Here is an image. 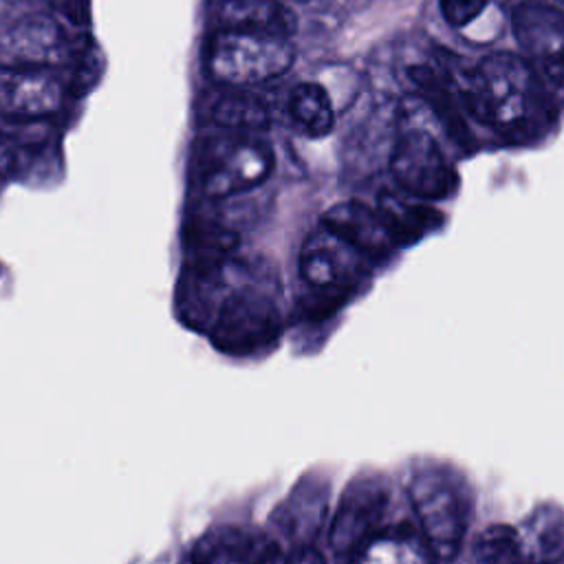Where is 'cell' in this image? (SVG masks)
<instances>
[{
	"label": "cell",
	"instance_id": "obj_1",
	"mask_svg": "<svg viewBox=\"0 0 564 564\" xmlns=\"http://www.w3.org/2000/svg\"><path fill=\"white\" fill-rule=\"evenodd\" d=\"M460 99L476 119L505 137H531L549 121V99L540 75L522 55L482 57L465 75Z\"/></svg>",
	"mask_w": 564,
	"mask_h": 564
},
{
	"label": "cell",
	"instance_id": "obj_2",
	"mask_svg": "<svg viewBox=\"0 0 564 564\" xmlns=\"http://www.w3.org/2000/svg\"><path fill=\"white\" fill-rule=\"evenodd\" d=\"M280 330L282 315L271 291L249 280V275L238 282L229 273L227 291L205 330L214 346L225 352L247 355L275 341Z\"/></svg>",
	"mask_w": 564,
	"mask_h": 564
},
{
	"label": "cell",
	"instance_id": "obj_3",
	"mask_svg": "<svg viewBox=\"0 0 564 564\" xmlns=\"http://www.w3.org/2000/svg\"><path fill=\"white\" fill-rule=\"evenodd\" d=\"M293 64L289 35L258 29H218L207 46L209 73L229 86H253L280 77Z\"/></svg>",
	"mask_w": 564,
	"mask_h": 564
},
{
	"label": "cell",
	"instance_id": "obj_4",
	"mask_svg": "<svg viewBox=\"0 0 564 564\" xmlns=\"http://www.w3.org/2000/svg\"><path fill=\"white\" fill-rule=\"evenodd\" d=\"M408 496L434 557L456 555L467 533V502L458 485L438 469H423L412 478Z\"/></svg>",
	"mask_w": 564,
	"mask_h": 564
},
{
	"label": "cell",
	"instance_id": "obj_5",
	"mask_svg": "<svg viewBox=\"0 0 564 564\" xmlns=\"http://www.w3.org/2000/svg\"><path fill=\"white\" fill-rule=\"evenodd\" d=\"M390 172L401 192L419 200H441L456 189V172L438 141L421 128L401 132L392 148Z\"/></svg>",
	"mask_w": 564,
	"mask_h": 564
},
{
	"label": "cell",
	"instance_id": "obj_6",
	"mask_svg": "<svg viewBox=\"0 0 564 564\" xmlns=\"http://www.w3.org/2000/svg\"><path fill=\"white\" fill-rule=\"evenodd\" d=\"M271 148L249 132L214 145L200 174V189L209 198L242 194L264 183L273 170Z\"/></svg>",
	"mask_w": 564,
	"mask_h": 564
},
{
	"label": "cell",
	"instance_id": "obj_7",
	"mask_svg": "<svg viewBox=\"0 0 564 564\" xmlns=\"http://www.w3.org/2000/svg\"><path fill=\"white\" fill-rule=\"evenodd\" d=\"M516 40L540 77L564 88V11L524 2L513 11Z\"/></svg>",
	"mask_w": 564,
	"mask_h": 564
},
{
	"label": "cell",
	"instance_id": "obj_8",
	"mask_svg": "<svg viewBox=\"0 0 564 564\" xmlns=\"http://www.w3.org/2000/svg\"><path fill=\"white\" fill-rule=\"evenodd\" d=\"M366 258L348 240L319 225L300 249V273L317 291H348L364 273Z\"/></svg>",
	"mask_w": 564,
	"mask_h": 564
},
{
	"label": "cell",
	"instance_id": "obj_9",
	"mask_svg": "<svg viewBox=\"0 0 564 564\" xmlns=\"http://www.w3.org/2000/svg\"><path fill=\"white\" fill-rule=\"evenodd\" d=\"M388 491L379 478L366 476L348 485L330 527V546L339 555H352L381 529Z\"/></svg>",
	"mask_w": 564,
	"mask_h": 564
},
{
	"label": "cell",
	"instance_id": "obj_10",
	"mask_svg": "<svg viewBox=\"0 0 564 564\" xmlns=\"http://www.w3.org/2000/svg\"><path fill=\"white\" fill-rule=\"evenodd\" d=\"M64 84L48 66H0V112L20 119H40L57 112Z\"/></svg>",
	"mask_w": 564,
	"mask_h": 564
},
{
	"label": "cell",
	"instance_id": "obj_11",
	"mask_svg": "<svg viewBox=\"0 0 564 564\" xmlns=\"http://www.w3.org/2000/svg\"><path fill=\"white\" fill-rule=\"evenodd\" d=\"M68 57V37L57 20L29 15L0 40V66H57Z\"/></svg>",
	"mask_w": 564,
	"mask_h": 564
},
{
	"label": "cell",
	"instance_id": "obj_12",
	"mask_svg": "<svg viewBox=\"0 0 564 564\" xmlns=\"http://www.w3.org/2000/svg\"><path fill=\"white\" fill-rule=\"evenodd\" d=\"M322 225L348 240L364 256H386L397 245L379 209H372L359 200L333 205L322 216Z\"/></svg>",
	"mask_w": 564,
	"mask_h": 564
},
{
	"label": "cell",
	"instance_id": "obj_13",
	"mask_svg": "<svg viewBox=\"0 0 564 564\" xmlns=\"http://www.w3.org/2000/svg\"><path fill=\"white\" fill-rule=\"evenodd\" d=\"M187 564H284L278 546L242 529H220L203 538Z\"/></svg>",
	"mask_w": 564,
	"mask_h": 564
},
{
	"label": "cell",
	"instance_id": "obj_14",
	"mask_svg": "<svg viewBox=\"0 0 564 564\" xmlns=\"http://www.w3.org/2000/svg\"><path fill=\"white\" fill-rule=\"evenodd\" d=\"M238 234L220 220L196 216L183 227V271L207 273L234 260Z\"/></svg>",
	"mask_w": 564,
	"mask_h": 564
},
{
	"label": "cell",
	"instance_id": "obj_15",
	"mask_svg": "<svg viewBox=\"0 0 564 564\" xmlns=\"http://www.w3.org/2000/svg\"><path fill=\"white\" fill-rule=\"evenodd\" d=\"M352 564H432L434 553L410 524L381 527L352 555Z\"/></svg>",
	"mask_w": 564,
	"mask_h": 564
},
{
	"label": "cell",
	"instance_id": "obj_16",
	"mask_svg": "<svg viewBox=\"0 0 564 564\" xmlns=\"http://www.w3.org/2000/svg\"><path fill=\"white\" fill-rule=\"evenodd\" d=\"M220 29H258L291 35L295 15L282 0H214Z\"/></svg>",
	"mask_w": 564,
	"mask_h": 564
},
{
	"label": "cell",
	"instance_id": "obj_17",
	"mask_svg": "<svg viewBox=\"0 0 564 564\" xmlns=\"http://www.w3.org/2000/svg\"><path fill=\"white\" fill-rule=\"evenodd\" d=\"M377 209L397 242H410L438 225L436 209L423 205L410 194L403 196L394 192H383L379 196Z\"/></svg>",
	"mask_w": 564,
	"mask_h": 564
},
{
	"label": "cell",
	"instance_id": "obj_18",
	"mask_svg": "<svg viewBox=\"0 0 564 564\" xmlns=\"http://www.w3.org/2000/svg\"><path fill=\"white\" fill-rule=\"evenodd\" d=\"M289 112L295 123L311 137H324L333 130L335 110L328 90L322 84H297L289 97Z\"/></svg>",
	"mask_w": 564,
	"mask_h": 564
},
{
	"label": "cell",
	"instance_id": "obj_19",
	"mask_svg": "<svg viewBox=\"0 0 564 564\" xmlns=\"http://www.w3.org/2000/svg\"><path fill=\"white\" fill-rule=\"evenodd\" d=\"M212 119L220 128L251 134L269 128V108L258 95L247 90H236V93H227L214 104Z\"/></svg>",
	"mask_w": 564,
	"mask_h": 564
},
{
	"label": "cell",
	"instance_id": "obj_20",
	"mask_svg": "<svg viewBox=\"0 0 564 564\" xmlns=\"http://www.w3.org/2000/svg\"><path fill=\"white\" fill-rule=\"evenodd\" d=\"M520 538L509 527H491L478 540V555L485 564H518Z\"/></svg>",
	"mask_w": 564,
	"mask_h": 564
},
{
	"label": "cell",
	"instance_id": "obj_21",
	"mask_svg": "<svg viewBox=\"0 0 564 564\" xmlns=\"http://www.w3.org/2000/svg\"><path fill=\"white\" fill-rule=\"evenodd\" d=\"M438 7L445 22L458 29L471 24L485 11L487 0H438Z\"/></svg>",
	"mask_w": 564,
	"mask_h": 564
},
{
	"label": "cell",
	"instance_id": "obj_22",
	"mask_svg": "<svg viewBox=\"0 0 564 564\" xmlns=\"http://www.w3.org/2000/svg\"><path fill=\"white\" fill-rule=\"evenodd\" d=\"M51 4L62 13L66 15L68 20L73 22H79L86 18V0H51Z\"/></svg>",
	"mask_w": 564,
	"mask_h": 564
},
{
	"label": "cell",
	"instance_id": "obj_23",
	"mask_svg": "<svg viewBox=\"0 0 564 564\" xmlns=\"http://www.w3.org/2000/svg\"><path fill=\"white\" fill-rule=\"evenodd\" d=\"M15 163V145L9 139V134L0 128V176L9 174Z\"/></svg>",
	"mask_w": 564,
	"mask_h": 564
},
{
	"label": "cell",
	"instance_id": "obj_24",
	"mask_svg": "<svg viewBox=\"0 0 564 564\" xmlns=\"http://www.w3.org/2000/svg\"><path fill=\"white\" fill-rule=\"evenodd\" d=\"M286 564H326L322 553L313 546H300Z\"/></svg>",
	"mask_w": 564,
	"mask_h": 564
},
{
	"label": "cell",
	"instance_id": "obj_25",
	"mask_svg": "<svg viewBox=\"0 0 564 564\" xmlns=\"http://www.w3.org/2000/svg\"><path fill=\"white\" fill-rule=\"evenodd\" d=\"M293 2H306V0H293Z\"/></svg>",
	"mask_w": 564,
	"mask_h": 564
}]
</instances>
